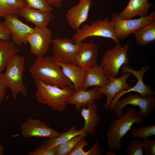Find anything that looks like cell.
<instances>
[{
  "label": "cell",
  "instance_id": "d4e9b609",
  "mask_svg": "<svg viewBox=\"0 0 155 155\" xmlns=\"http://www.w3.org/2000/svg\"><path fill=\"white\" fill-rule=\"evenodd\" d=\"M26 4V0H0V18L17 14Z\"/></svg>",
  "mask_w": 155,
  "mask_h": 155
},
{
  "label": "cell",
  "instance_id": "7a4b0ae2",
  "mask_svg": "<svg viewBox=\"0 0 155 155\" xmlns=\"http://www.w3.org/2000/svg\"><path fill=\"white\" fill-rule=\"evenodd\" d=\"M144 116L134 108L126 110L119 118L114 119L108 130L106 137L108 148L119 151L122 148L121 139L131 129L134 123L140 125L144 121Z\"/></svg>",
  "mask_w": 155,
  "mask_h": 155
},
{
  "label": "cell",
  "instance_id": "9c48e42d",
  "mask_svg": "<svg viewBox=\"0 0 155 155\" xmlns=\"http://www.w3.org/2000/svg\"><path fill=\"white\" fill-rule=\"evenodd\" d=\"M150 68L149 65L143 66L139 71H136L134 68L123 65L121 68V71L123 73H130L135 76L137 79L136 84L133 87L126 90H123L117 93L112 100L108 109L112 110L116 101L124 94L131 92H136L142 96L148 95L155 94V92L148 85H145L143 81V78L145 73Z\"/></svg>",
  "mask_w": 155,
  "mask_h": 155
},
{
  "label": "cell",
  "instance_id": "5b68a950",
  "mask_svg": "<svg viewBox=\"0 0 155 155\" xmlns=\"http://www.w3.org/2000/svg\"><path fill=\"white\" fill-rule=\"evenodd\" d=\"M93 36L111 38L116 44L119 43V40L115 34L113 23L108 17H105L103 20L99 18L90 24H84L76 30L72 35L71 39L74 43H78L88 37Z\"/></svg>",
  "mask_w": 155,
  "mask_h": 155
},
{
  "label": "cell",
  "instance_id": "52a82bcc",
  "mask_svg": "<svg viewBox=\"0 0 155 155\" xmlns=\"http://www.w3.org/2000/svg\"><path fill=\"white\" fill-rule=\"evenodd\" d=\"M129 48L128 42L123 46L119 43L104 52L100 66L102 68L106 76L116 78L122 66L129 64Z\"/></svg>",
  "mask_w": 155,
  "mask_h": 155
},
{
  "label": "cell",
  "instance_id": "ba28073f",
  "mask_svg": "<svg viewBox=\"0 0 155 155\" xmlns=\"http://www.w3.org/2000/svg\"><path fill=\"white\" fill-rule=\"evenodd\" d=\"M154 95L142 96L139 94H130L126 97L119 99L112 109L119 118L123 115L122 109L126 106L130 104L138 106L140 108L139 112L145 117L152 115L155 108V98Z\"/></svg>",
  "mask_w": 155,
  "mask_h": 155
},
{
  "label": "cell",
  "instance_id": "4fadbf2b",
  "mask_svg": "<svg viewBox=\"0 0 155 155\" xmlns=\"http://www.w3.org/2000/svg\"><path fill=\"white\" fill-rule=\"evenodd\" d=\"M21 135L24 138H51L57 137L60 133L38 119H28L21 125Z\"/></svg>",
  "mask_w": 155,
  "mask_h": 155
},
{
  "label": "cell",
  "instance_id": "30bf717a",
  "mask_svg": "<svg viewBox=\"0 0 155 155\" xmlns=\"http://www.w3.org/2000/svg\"><path fill=\"white\" fill-rule=\"evenodd\" d=\"M52 36V30L47 27L35 26L28 38L30 52L37 57H44L49 50Z\"/></svg>",
  "mask_w": 155,
  "mask_h": 155
},
{
  "label": "cell",
  "instance_id": "f1b7e54d",
  "mask_svg": "<svg viewBox=\"0 0 155 155\" xmlns=\"http://www.w3.org/2000/svg\"><path fill=\"white\" fill-rule=\"evenodd\" d=\"M144 140L137 139L130 141L127 146V155H143Z\"/></svg>",
  "mask_w": 155,
  "mask_h": 155
},
{
  "label": "cell",
  "instance_id": "44dd1931",
  "mask_svg": "<svg viewBox=\"0 0 155 155\" xmlns=\"http://www.w3.org/2000/svg\"><path fill=\"white\" fill-rule=\"evenodd\" d=\"M152 5L148 0H130L125 9L119 15L125 19H131L137 16H146Z\"/></svg>",
  "mask_w": 155,
  "mask_h": 155
},
{
  "label": "cell",
  "instance_id": "e575fe53",
  "mask_svg": "<svg viewBox=\"0 0 155 155\" xmlns=\"http://www.w3.org/2000/svg\"><path fill=\"white\" fill-rule=\"evenodd\" d=\"M86 146H89V144L84 138L78 144L69 155H82V151L84 150L83 148Z\"/></svg>",
  "mask_w": 155,
  "mask_h": 155
},
{
  "label": "cell",
  "instance_id": "74e56055",
  "mask_svg": "<svg viewBox=\"0 0 155 155\" xmlns=\"http://www.w3.org/2000/svg\"><path fill=\"white\" fill-rule=\"evenodd\" d=\"M4 147L3 145H0V155H3L4 154Z\"/></svg>",
  "mask_w": 155,
  "mask_h": 155
},
{
  "label": "cell",
  "instance_id": "277c9868",
  "mask_svg": "<svg viewBox=\"0 0 155 155\" xmlns=\"http://www.w3.org/2000/svg\"><path fill=\"white\" fill-rule=\"evenodd\" d=\"M24 57L17 54L15 55L7 65L4 74L7 88L11 90L12 97L16 99L21 93L27 96L26 87L23 82L22 76L24 71Z\"/></svg>",
  "mask_w": 155,
  "mask_h": 155
},
{
  "label": "cell",
  "instance_id": "ffe728a7",
  "mask_svg": "<svg viewBox=\"0 0 155 155\" xmlns=\"http://www.w3.org/2000/svg\"><path fill=\"white\" fill-rule=\"evenodd\" d=\"M86 107V108H82L80 110L81 115L85 121L84 125L82 129L91 135L94 136L97 133L96 127L99 126V122L100 118L97 113L98 108L95 102Z\"/></svg>",
  "mask_w": 155,
  "mask_h": 155
},
{
  "label": "cell",
  "instance_id": "6da1fadb",
  "mask_svg": "<svg viewBox=\"0 0 155 155\" xmlns=\"http://www.w3.org/2000/svg\"><path fill=\"white\" fill-rule=\"evenodd\" d=\"M30 71L33 78L40 80L46 84L61 88H73L71 81L64 74L61 67L54 57H37Z\"/></svg>",
  "mask_w": 155,
  "mask_h": 155
},
{
  "label": "cell",
  "instance_id": "5bb4252c",
  "mask_svg": "<svg viewBox=\"0 0 155 155\" xmlns=\"http://www.w3.org/2000/svg\"><path fill=\"white\" fill-rule=\"evenodd\" d=\"M98 54V46L93 40L89 42H82L73 58L72 63L87 69L97 63Z\"/></svg>",
  "mask_w": 155,
  "mask_h": 155
},
{
  "label": "cell",
  "instance_id": "2e32d148",
  "mask_svg": "<svg viewBox=\"0 0 155 155\" xmlns=\"http://www.w3.org/2000/svg\"><path fill=\"white\" fill-rule=\"evenodd\" d=\"M131 75L130 73H125L118 78L106 76L110 80L109 83L105 86L97 87L99 91L106 96L104 105L105 109H108L112 100L117 93L122 90H127L131 87L127 83V80Z\"/></svg>",
  "mask_w": 155,
  "mask_h": 155
},
{
  "label": "cell",
  "instance_id": "3957f363",
  "mask_svg": "<svg viewBox=\"0 0 155 155\" xmlns=\"http://www.w3.org/2000/svg\"><path fill=\"white\" fill-rule=\"evenodd\" d=\"M33 79L36 88V96L38 102L54 110L62 111L65 109L67 102L75 92L73 88H61L46 84L37 78Z\"/></svg>",
  "mask_w": 155,
  "mask_h": 155
},
{
  "label": "cell",
  "instance_id": "836d02e7",
  "mask_svg": "<svg viewBox=\"0 0 155 155\" xmlns=\"http://www.w3.org/2000/svg\"><path fill=\"white\" fill-rule=\"evenodd\" d=\"M83 154V155H102L101 148L97 140H96L92 148L89 150L86 151H84Z\"/></svg>",
  "mask_w": 155,
  "mask_h": 155
},
{
  "label": "cell",
  "instance_id": "1f68e13d",
  "mask_svg": "<svg viewBox=\"0 0 155 155\" xmlns=\"http://www.w3.org/2000/svg\"><path fill=\"white\" fill-rule=\"evenodd\" d=\"M143 151L146 155H155V140H150L148 141L144 142Z\"/></svg>",
  "mask_w": 155,
  "mask_h": 155
},
{
  "label": "cell",
  "instance_id": "484cf974",
  "mask_svg": "<svg viewBox=\"0 0 155 155\" xmlns=\"http://www.w3.org/2000/svg\"><path fill=\"white\" fill-rule=\"evenodd\" d=\"M136 41L140 46L146 45L155 40V21L140 28L134 33Z\"/></svg>",
  "mask_w": 155,
  "mask_h": 155
},
{
  "label": "cell",
  "instance_id": "83f0119b",
  "mask_svg": "<svg viewBox=\"0 0 155 155\" xmlns=\"http://www.w3.org/2000/svg\"><path fill=\"white\" fill-rule=\"evenodd\" d=\"M155 135V125H141L138 128L133 129L131 131V137H139L144 139V142L148 141V137Z\"/></svg>",
  "mask_w": 155,
  "mask_h": 155
},
{
  "label": "cell",
  "instance_id": "7402d4cb",
  "mask_svg": "<svg viewBox=\"0 0 155 155\" xmlns=\"http://www.w3.org/2000/svg\"><path fill=\"white\" fill-rule=\"evenodd\" d=\"M65 75L72 83L75 92L82 90L86 69L72 63L65 64L56 61Z\"/></svg>",
  "mask_w": 155,
  "mask_h": 155
},
{
  "label": "cell",
  "instance_id": "7c38bea8",
  "mask_svg": "<svg viewBox=\"0 0 155 155\" xmlns=\"http://www.w3.org/2000/svg\"><path fill=\"white\" fill-rule=\"evenodd\" d=\"M5 18L3 22L11 33V38L15 44L20 46L28 43V38L34 30L33 28L20 20L18 15L13 14Z\"/></svg>",
  "mask_w": 155,
  "mask_h": 155
},
{
  "label": "cell",
  "instance_id": "603a6c76",
  "mask_svg": "<svg viewBox=\"0 0 155 155\" xmlns=\"http://www.w3.org/2000/svg\"><path fill=\"white\" fill-rule=\"evenodd\" d=\"M85 132L82 129L78 130L75 125H72L67 131L60 133L57 136L49 138L44 141L41 146L47 149H50L64 143L71 138Z\"/></svg>",
  "mask_w": 155,
  "mask_h": 155
},
{
  "label": "cell",
  "instance_id": "f546056e",
  "mask_svg": "<svg viewBox=\"0 0 155 155\" xmlns=\"http://www.w3.org/2000/svg\"><path fill=\"white\" fill-rule=\"evenodd\" d=\"M27 7L45 12L51 11L53 7L50 5L47 0H26Z\"/></svg>",
  "mask_w": 155,
  "mask_h": 155
},
{
  "label": "cell",
  "instance_id": "ac0fdd59",
  "mask_svg": "<svg viewBox=\"0 0 155 155\" xmlns=\"http://www.w3.org/2000/svg\"><path fill=\"white\" fill-rule=\"evenodd\" d=\"M17 14L33 23L35 26L40 28L46 27L55 18L54 14L51 11H43L26 6L20 9Z\"/></svg>",
  "mask_w": 155,
  "mask_h": 155
},
{
  "label": "cell",
  "instance_id": "8992f818",
  "mask_svg": "<svg viewBox=\"0 0 155 155\" xmlns=\"http://www.w3.org/2000/svg\"><path fill=\"white\" fill-rule=\"evenodd\" d=\"M111 21L116 38L119 40H121L130 34H134L140 28L155 22L154 8L147 16L134 19H123L119 13L114 12L112 16Z\"/></svg>",
  "mask_w": 155,
  "mask_h": 155
},
{
  "label": "cell",
  "instance_id": "f35d334b",
  "mask_svg": "<svg viewBox=\"0 0 155 155\" xmlns=\"http://www.w3.org/2000/svg\"><path fill=\"white\" fill-rule=\"evenodd\" d=\"M106 155H115V154L111 151V152H108L106 154Z\"/></svg>",
  "mask_w": 155,
  "mask_h": 155
},
{
  "label": "cell",
  "instance_id": "8d00e7d4",
  "mask_svg": "<svg viewBox=\"0 0 155 155\" xmlns=\"http://www.w3.org/2000/svg\"><path fill=\"white\" fill-rule=\"evenodd\" d=\"M49 4L52 7L57 8L61 7L62 2L63 0H47Z\"/></svg>",
  "mask_w": 155,
  "mask_h": 155
},
{
  "label": "cell",
  "instance_id": "8fae6325",
  "mask_svg": "<svg viewBox=\"0 0 155 155\" xmlns=\"http://www.w3.org/2000/svg\"><path fill=\"white\" fill-rule=\"evenodd\" d=\"M53 57L56 60L65 63H72L73 58L80 48L82 42L74 43L71 39L56 38L52 40Z\"/></svg>",
  "mask_w": 155,
  "mask_h": 155
},
{
  "label": "cell",
  "instance_id": "4316f807",
  "mask_svg": "<svg viewBox=\"0 0 155 155\" xmlns=\"http://www.w3.org/2000/svg\"><path fill=\"white\" fill-rule=\"evenodd\" d=\"M88 134L87 132H84L71 138L64 143L55 147V155H69L78 144L85 138Z\"/></svg>",
  "mask_w": 155,
  "mask_h": 155
},
{
  "label": "cell",
  "instance_id": "cb8c5ba5",
  "mask_svg": "<svg viewBox=\"0 0 155 155\" xmlns=\"http://www.w3.org/2000/svg\"><path fill=\"white\" fill-rule=\"evenodd\" d=\"M19 52L12 41L0 39V71L3 72L9 61Z\"/></svg>",
  "mask_w": 155,
  "mask_h": 155
},
{
  "label": "cell",
  "instance_id": "d6986e66",
  "mask_svg": "<svg viewBox=\"0 0 155 155\" xmlns=\"http://www.w3.org/2000/svg\"><path fill=\"white\" fill-rule=\"evenodd\" d=\"M109 82L110 80L106 76L102 68L96 63L86 69L82 90H86L91 86H105Z\"/></svg>",
  "mask_w": 155,
  "mask_h": 155
},
{
  "label": "cell",
  "instance_id": "e0dca14e",
  "mask_svg": "<svg viewBox=\"0 0 155 155\" xmlns=\"http://www.w3.org/2000/svg\"><path fill=\"white\" fill-rule=\"evenodd\" d=\"M102 94L97 89V87L90 90H81L75 92L67 102V104H73L78 111L101 98Z\"/></svg>",
  "mask_w": 155,
  "mask_h": 155
},
{
  "label": "cell",
  "instance_id": "4dcf8cb0",
  "mask_svg": "<svg viewBox=\"0 0 155 155\" xmlns=\"http://www.w3.org/2000/svg\"><path fill=\"white\" fill-rule=\"evenodd\" d=\"M55 147L50 149H47L41 145L36 148L33 151L30 152L28 155H55Z\"/></svg>",
  "mask_w": 155,
  "mask_h": 155
},
{
  "label": "cell",
  "instance_id": "d590c367",
  "mask_svg": "<svg viewBox=\"0 0 155 155\" xmlns=\"http://www.w3.org/2000/svg\"><path fill=\"white\" fill-rule=\"evenodd\" d=\"M11 39V33L10 31L3 23L0 22V39L10 40Z\"/></svg>",
  "mask_w": 155,
  "mask_h": 155
},
{
  "label": "cell",
  "instance_id": "9a60e30c",
  "mask_svg": "<svg viewBox=\"0 0 155 155\" xmlns=\"http://www.w3.org/2000/svg\"><path fill=\"white\" fill-rule=\"evenodd\" d=\"M92 5L91 0H80L77 5L67 10L66 18L72 29L76 30L80 28L82 24L87 21Z\"/></svg>",
  "mask_w": 155,
  "mask_h": 155
},
{
  "label": "cell",
  "instance_id": "d6a6232c",
  "mask_svg": "<svg viewBox=\"0 0 155 155\" xmlns=\"http://www.w3.org/2000/svg\"><path fill=\"white\" fill-rule=\"evenodd\" d=\"M7 87L6 85L4 74L0 71V103L2 102L6 95Z\"/></svg>",
  "mask_w": 155,
  "mask_h": 155
}]
</instances>
